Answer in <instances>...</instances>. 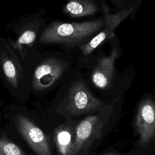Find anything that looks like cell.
Listing matches in <instances>:
<instances>
[{"mask_svg": "<svg viewBox=\"0 0 155 155\" xmlns=\"http://www.w3.org/2000/svg\"><path fill=\"white\" fill-rule=\"evenodd\" d=\"M117 11L130 9L133 7L139 8L141 4L140 0H108Z\"/></svg>", "mask_w": 155, "mask_h": 155, "instance_id": "14", "label": "cell"}, {"mask_svg": "<svg viewBox=\"0 0 155 155\" xmlns=\"http://www.w3.org/2000/svg\"><path fill=\"white\" fill-rule=\"evenodd\" d=\"M15 123L19 132L36 155H52L45 134L28 117L19 113L15 117Z\"/></svg>", "mask_w": 155, "mask_h": 155, "instance_id": "8", "label": "cell"}, {"mask_svg": "<svg viewBox=\"0 0 155 155\" xmlns=\"http://www.w3.org/2000/svg\"><path fill=\"white\" fill-rule=\"evenodd\" d=\"M111 46L107 54L102 48L97 50L84 64L82 68L87 71L85 78L96 89L101 91L110 90L115 84L117 78H121L117 72L116 62L120 57L121 49L118 39L114 36L108 41Z\"/></svg>", "mask_w": 155, "mask_h": 155, "instance_id": "3", "label": "cell"}, {"mask_svg": "<svg viewBox=\"0 0 155 155\" xmlns=\"http://www.w3.org/2000/svg\"><path fill=\"white\" fill-rule=\"evenodd\" d=\"M0 155H27L17 145L8 139L0 138Z\"/></svg>", "mask_w": 155, "mask_h": 155, "instance_id": "13", "label": "cell"}, {"mask_svg": "<svg viewBox=\"0 0 155 155\" xmlns=\"http://www.w3.org/2000/svg\"><path fill=\"white\" fill-rule=\"evenodd\" d=\"M54 141L61 155H70L73 145L72 131L68 127H60L54 133Z\"/></svg>", "mask_w": 155, "mask_h": 155, "instance_id": "12", "label": "cell"}, {"mask_svg": "<svg viewBox=\"0 0 155 155\" xmlns=\"http://www.w3.org/2000/svg\"><path fill=\"white\" fill-rule=\"evenodd\" d=\"M105 155H122V154H117V153H108V154H106Z\"/></svg>", "mask_w": 155, "mask_h": 155, "instance_id": "15", "label": "cell"}, {"mask_svg": "<svg viewBox=\"0 0 155 155\" xmlns=\"http://www.w3.org/2000/svg\"><path fill=\"white\" fill-rule=\"evenodd\" d=\"M135 125L140 136V144L150 143L155 136V101L150 97L140 102L136 117Z\"/></svg>", "mask_w": 155, "mask_h": 155, "instance_id": "9", "label": "cell"}, {"mask_svg": "<svg viewBox=\"0 0 155 155\" xmlns=\"http://www.w3.org/2000/svg\"><path fill=\"white\" fill-rule=\"evenodd\" d=\"M65 94L61 104L74 116L96 112L105 104L91 92L85 74L80 68H74L65 80Z\"/></svg>", "mask_w": 155, "mask_h": 155, "instance_id": "4", "label": "cell"}, {"mask_svg": "<svg viewBox=\"0 0 155 155\" xmlns=\"http://www.w3.org/2000/svg\"><path fill=\"white\" fill-rule=\"evenodd\" d=\"M138 8L117 11L114 13H107L104 16L105 23L103 28L87 42L79 47L76 51L79 53L77 67L82 68L86 61L97 50L104 47L105 44L115 36V30L125 19L131 16Z\"/></svg>", "mask_w": 155, "mask_h": 155, "instance_id": "7", "label": "cell"}, {"mask_svg": "<svg viewBox=\"0 0 155 155\" xmlns=\"http://www.w3.org/2000/svg\"><path fill=\"white\" fill-rule=\"evenodd\" d=\"M110 12L105 0H67L62 7V13L70 18H81Z\"/></svg>", "mask_w": 155, "mask_h": 155, "instance_id": "10", "label": "cell"}, {"mask_svg": "<svg viewBox=\"0 0 155 155\" xmlns=\"http://www.w3.org/2000/svg\"><path fill=\"white\" fill-rule=\"evenodd\" d=\"M105 23L104 16L80 22L53 20L46 25L38 45H56L66 51H76L97 34Z\"/></svg>", "mask_w": 155, "mask_h": 155, "instance_id": "2", "label": "cell"}, {"mask_svg": "<svg viewBox=\"0 0 155 155\" xmlns=\"http://www.w3.org/2000/svg\"><path fill=\"white\" fill-rule=\"evenodd\" d=\"M47 23L45 10L42 8L8 25L16 36L15 39L10 36V41L24 60L38 48L39 39Z\"/></svg>", "mask_w": 155, "mask_h": 155, "instance_id": "6", "label": "cell"}, {"mask_svg": "<svg viewBox=\"0 0 155 155\" xmlns=\"http://www.w3.org/2000/svg\"><path fill=\"white\" fill-rule=\"evenodd\" d=\"M102 124L97 116H90L84 119L76 127L74 140L70 155H76L83 148L90 145L96 136L101 135Z\"/></svg>", "mask_w": 155, "mask_h": 155, "instance_id": "11", "label": "cell"}, {"mask_svg": "<svg viewBox=\"0 0 155 155\" xmlns=\"http://www.w3.org/2000/svg\"><path fill=\"white\" fill-rule=\"evenodd\" d=\"M31 91L41 94L65 81L74 69L70 56L58 51L37 48L25 59Z\"/></svg>", "mask_w": 155, "mask_h": 155, "instance_id": "1", "label": "cell"}, {"mask_svg": "<svg viewBox=\"0 0 155 155\" xmlns=\"http://www.w3.org/2000/svg\"><path fill=\"white\" fill-rule=\"evenodd\" d=\"M0 78L15 94L31 91L25 60L13 47L10 36L0 37Z\"/></svg>", "mask_w": 155, "mask_h": 155, "instance_id": "5", "label": "cell"}]
</instances>
